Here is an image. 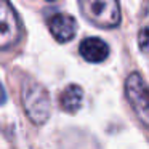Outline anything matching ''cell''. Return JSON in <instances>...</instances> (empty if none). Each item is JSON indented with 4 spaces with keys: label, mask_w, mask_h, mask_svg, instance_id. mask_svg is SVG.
Listing matches in <instances>:
<instances>
[{
    "label": "cell",
    "mask_w": 149,
    "mask_h": 149,
    "mask_svg": "<svg viewBox=\"0 0 149 149\" xmlns=\"http://www.w3.org/2000/svg\"><path fill=\"white\" fill-rule=\"evenodd\" d=\"M80 10L98 27L112 29L120 23L119 0H79Z\"/></svg>",
    "instance_id": "cell-1"
},
{
    "label": "cell",
    "mask_w": 149,
    "mask_h": 149,
    "mask_svg": "<svg viewBox=\"0 0 149 149\" xmlns=\"http://www.w3.org/2000/svg\"><path fill=\"white\" fill-rule=\"evenodd\" d=\"M23 104L27 117L34 123H43L50 117V96L37 82L23 84Z\"/></svg>",
    "instance_id": "cell-2"
},
{
    "label": "cell",
    "mask_w": 149,
    "mask_h": 149,
    "mask_svg": "<svg viewBox=\"0 0 149 149\" xmlns=\"http://www.w3.org/2000/svg\"><path fill=\"white\" fill-rule=\"evenodd\" d=\"M125 95L138 119L149 130V87L138 72L128 75L125 82Z\"/></svg>",
    "instance_id": "cell-3"
},
{
    "label": "cell",
    "mask_w": 149,
    "mask_h": 149,
    "mask_svg": "<svg viewBox=\"0 0 149 149\" xmlns=\"http://www.w3.org/2000/svg\"><path fill=\"white\" fill-rule=\"evenodd\" d=\"M21 37V23L8 0H0V48L15 45Z\"/></svg>",
    "instance_id": "cell-4"
},
{
    "label": "cell",
    "mask_w": 149,
    "mask_h": 149,
    "mask_svg": "<svg viewBox=\"0 0 149 149\" xmlns=\"http://www.w3.org/2000/svg\"><path fill=\"white\" fill-rule=\"evenodd\" d=\"M48 27H50V32L53 34V37L58 42H69L75 36L77 23L71 15L56 13L48 19Z\"/></svg>",
    "instance_id": "cell-5"
},
{
    "label": "cell",
    "mask_w": 149,
    "mask_h": 149,
    "mask_svg": "<svg viewBox=\"0 0 149 149\" xmlns=\"http://www.w3.org/2000/svg\"><path fill=\"white\" fill-rule=\"evenodd\" d=\"M79 52L88 63H101L109 56V47L104 40L98 37H90L80 43Z\"/></svg>",
    "instance_id": "cell-6"
},
{
    "label": "cell",
    "mask_w": 149,
    "mask_h": 149,
    "mask_svg": "<svg viewBox=\"0 0 149 149\" xmlns=\"http://www.w3.org/2000/svg\"><path fill=\"white\" fill-rule=\"evenodd\" d=\"M84 90L79 85H69L59 96V106L66 112H75L82 106Z\"/></svg>",
    "instance_id": "cell-7"
},
{
    "label": "cell",
    "mask_w": 149,
    "mask_h": 149,
    "mask_svg": "<svg viewBox=\"0 0 149 149\" xmlns=\"http://www.w3.org/2000/svg\"><path fill=\"white\" fill-rule=\"evenodd\" d=\"M138 45L141 52L149 53V0H144L141 11V24L138 32Z\"/></svg>",
    "instance_id": "cell-8"
},
{
    "label": "cell",
    "mask_w": 149,
    "mask_h": 149,
    "mask_svg": "<svg viewBox=\"0 0 149 149\" xmlns=\"http://www.w3.org/2000/svg\"><path fill=\"white\" fill-rule=\"evenodd\" d=\"M5 100H7V96H5V90H3V87L0 85V104H3Z\"/></svg>",
    "instance_id": "cell-9"
},
{
    "label": "cell",
    "mask_w": 149,
    "mask_h": 149,
    "mask_svg": "<svg viewBox=\"0 0 149 149\" xmlns=\"http://www.w3.org/2000/svg\"><path fill=\"white\" fill-rule=\"evenodd\" d=\"M48 2H52V0H48Z\"/></svg>",
    "instance_id": "cell-10"
}]
</instances>
